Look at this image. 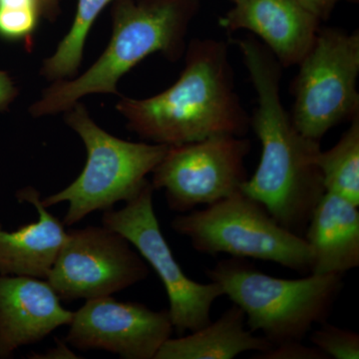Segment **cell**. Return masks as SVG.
<instances>
[{
    "mask_svg": "<svg viewBox=\"0 0 359 359\" xmlns=\"http://www.w3.org/2000/svg\"><path fill=\"white\" fill-rule=\"evenodd\" d=\"M257 94L250 127L261 142L254 175L241 191L266 208L280 226L304 237L311 215L325 194L318 165L320 142L304 136L280 100L282 65L255 39L233 40Z\"/></svg>",
    "mask_w": 359,
    "mask_h": 359,
    "instance_id": "cell-1",
    "label": "cell"
},
{
    "mask_svg": "<svg viewBox=\"0 0 359 359\" xmlns=\"http://www.w3.org/2000/svg\"><path fill=\"white\" fill-rule=\"evenodd\" d=\"M116 109L127 126L155 144L179 146L219 135L244 137L250 128L235 89L228 46L193 40L176 82L145 99L123 97Z\"/></svg>",
    "mask_w": 359,
    "mask_h": 359,
    "instance_id": "cell-2",
    "label": "cell"
},
{
    "mask_svg": "<svg viewBox=\"0 0 359 359\" xmlns=\"http://www.w3.org/2000/svg\"><path fill=\"white\" fill-rule=\"evenodd\" d=\"M113 33L95 63L73 80H60L45 90L32 107L33 117L66 112L91 94L117 93L128 71L156 52L179 58L199 0H115Z\"/></svg>",
    "mask_w": 359,
    "mask_h": 359,
    "instance_id": "cell-3",
    "label": "cell"
},
{
    "mask_svg": "<svg viewBox=\"0 0 359 359\" xmlns=\"http://www.w3.org/2000/svg\"><path fill=\"white\" fill-rule=\"evenodd\" d=\"M207 275L244 311L250 332H261L271 346L302 341L327 321L344 285V275L335 273L275 278L237 257L219 261Z\"/></svg>",
    "mask_w": 359,
    "mask_h": 359,
    "instance_id": "cell-4",
    "label": "cell"
},
{
    "mask_svg": "<svg viewBox=\"0 0 359 359\" xmlns=\"http://www.w3.org/2000/svg\"><path fill=\"white\" fill-rule=\"evenodd\" d=\"M65 122L79 135L87 151L83 171L69 186L41 199L44 207L68 203L65 226L96 211H108L140 193L170 146L122 140L99 127L84 105L65 112Z\"/></svg>",
    "mask_w": 359,
    "mask_h": 359,
    "instance_id": "cell-5",
    "label": "cell"
},
{
    "mask_svg": "<svg viewBox=\"0 0 359 359\" xmlns=\"http://www.w3.org/2000/svg\"><path fill=\"white\" fill-rule=\"evenodd\" d=\"M171 226L201 254L271 262L311 273V252L306 240L280 226L263 205L242 191L205 209L178 215Z\"/></svg>",
    "mask_w": 359,
    "mask_h": 359,
    "instance_id": "cell-6",
    "label": "cell"
},
{
    "mask_svg": "<svg viewBox=\"0 0 359 359\" xmlns=\"http://www.w3.org/2000/svg\"><path fill=\"white\" fill-rule=\"evenodd\" d=\"M294 81L295 128L320 142L330 129L359 114V33L320 28Z\"/></svg>",
    "mask_w": 359,
    "mask_h": 359,
    "instance_id": "cell-7",
    "label": "cell"
},
{
    "mask_svg": "<svg viewBox=\"0 0 359 359\" xmlns=\"http://www.w3.org/2000/svg\"><path fill=\"white\" fill-rule=\"evenodd\" d=\"M149 181L138 195L120 210L103 212L104 226L126 238L159 276L169 299V316L179 335L200 330L211 321L215 302L223 297L218 283L191 280L175 259L156 216Z\"/></svg>",
    "mask_w": 359,
    "mask_h": 359,
    "instance_id": "cell-8",
    "label": "cell"
},
{
    "mask_svg": "<svg viewBox=\"0 0 359 359\" xmlns=\"http://www.w3.org/2000/svg\"><path fill=\"white\" fill-rule=\"evenodd\" d=\"M250 148V140L233 135L170 146L151 184L165 191L172 211L185 214L207 207L240 192L248 179L245 161Z\"/></svg>",
    "mask_w": 359,
    "mask_h": 359,
    "instance_id": "cell-9",
    "label": "cell"
},
{
    "mask_svg": "<svg viewBox=\"0 0 359 359\" xmlns=\"http://www.w3.org/2000/svg\"><path fill=\"white\" fill-rule=\"evenodd\" d=\"M131 245L103 224L69 229L46 280L66 302L109 297L128 289L150 273Z\"/></svg>",
    "mask_w": 359,
    "mask_h": 359,
    "instance_id": "cell-10",
    "label": "cell"
},
{
    "mask_svg": "<svg viewBox=\"0 0 359 359\" xmlns=\"http://www.w3.org/2000/svg\"><path fill=\"white\" fill-rule=\"evenodd\" d=\"M66 344L79 351H106L125 359H155L174 332L168 309L104 297L87 299L73 313Z\"/></svg>",
    "mask_w": 359,
    "mask_h": 359,
    "instance_id": "cell-11",
    "label": "cell"
},
{
    "mask_svg": "<svg viewBox=\"0 0 359 359\" xmlns=\"http://www.w3.org/2000/svg\"><path fill=\"white\" fill-rule=\"evenodd\" d=\"M73 313L46 280L0 276V359L69 325Z\"/></svg>",
    "mask_w": 359,
    "mask_h": 359,
    "instance_id": "cell-12",
    "label": "cell"
},
{
    "mask_svg": "<svg viewBox=\"0 0 359 359\" xmlns=\"http://www.w3.org/2000/svg\"><path fill=\"white\" fill-rule=\"evenodd\" d=\"M219 20L228 32L248 30L264 42L282 67L299 65L313 44L320 21L295 0H233Z\"/></svg>",
    "mask_w": 359,
    "mask_h": 359,
    "instance_id": "cell-13",
    "label": "cell"
},
{
    "mask_svg": "<svg viewBox=\"0 0 359 359\" xmlns=\"http://www.w3.org/2000/svg\"><path fill=\"white\" fill-rule=\"evenodd\" d=\"M40 196L33 187L16 193L20 203H28L36 209L39 219L15 231H6L0 226V276L48 278L67 238V230L63 222L44 207Z\"/></svg>",
    "mask_w": 359,
    "mask_h": 359,
    "instance_id": "cell-14",
    "label": "cell"
},
{
    "mask_svg": "<svg viewBox=\"0 0 359 359\" xmlns=\"http://www.w3.org/2000/svg\"><path fill=\"white\" fill-rule=\"evenodd\" d=\"M311 252V273L344 275L359 266L358 205L325 192L304 237Z\"/></svg>",
    "mask_w": 359,
    "mask_h": 359,
    "instance_id": "cell-15",
    "label": "cell"
},
{
    "mask_svg": "<svg viewBox=\"0 0 359 359\" xmlns=\"http://www.w3.org/2000/svg\"><path fill=\"white\" fill-rule=\"evenodd\" d=\"M264 337H257L245 323L244 311L233 304L215 321L179 339H169L155 359H233L240 354L271 348Z\"/></svg>",
    "mask_w": 359,
    "mask_h": 359,
    "instance_id": "cell-16",
    "label": "cell"
},
{
    "mask_svg": "<svg viewBox=\"0 0 359 359\" xmlns=\"http://www.w3.org/2000/svg\"><path fill=\"white\" fill-rule=\"evenodd\" d=\"M318 165L325 192L337 194L359 205V114L334 147L320 150Z\"/></svg>",
    "mask_w": 359,
    "mask_h": 359,
    "instance_id": "cell-17",
    "label": "cell"
},
{
    "mask_svg": "<svg viewBox=\"0 0 359 359\" xmlns=\"http://www.w3.org/2000/svg\"><path fill=\"white\" fill-rule=\"evenodd\" d=\"M112 1L114 0H78L76 13L69 32L61 40L55 52L44 61L41 71L44 77L57 82L76 75L92 25Z\"/></svg>",
    "mask_w": 359,
    "mask_h": 359,
    "instance_id": "cell-18",
    "label": "cell"
},
{
    "mask_svg": "<svg viewBox=\"0 0 359 359\" xmlns=\"http://www.w3.org/2000/svg\"><path fill=\"white\" fill-rule=\"evenodd\" d=\"M41 18L39 0H0V39L32 43Z\"/></svg>",
    "mask_w": 359,
    "mask_h": 359,
    "instance_id": "cell-19",
    "label": "cell"
},
{
    "mask_svg": "<svg viewBox=\"0 0 359 359\" xmlns=\"http://www.w3.org/2000/svg\"><path fill=\"white\" fill-rule=\"evenodd\" d=\"M311 341L328 358H359L358 332L335 327L327 321L321 323L320 328L311 332Z\"/></svg>",
    "mask_w": 359,
    "mask_h": 359,
    "instance_id": "cell-20",
    "label": "cell"
},
{
    "mask_svg": "<svg viewBox=\"0 0 359 359\" xmlns=\"http://www.w3.org/2000/svg\"><path fill=\"white\" fill-rule=\"evenodd\" d=\"M257 359H328L316 346H306L302 341H290L273 346L262 353H256Z\"/></svg>",
    "mask_w": 359,
    "mask_h": 359,
    "instance_id": "cell-21",
    "label": "cell"
},
{
    "mask_svg": "<svg viewBox=\"0 0 359 359\" xmlns=\"http://www.w3.org/2000/svg\"><path fill=\"white\" fill-rule=\"evenodd\" d=\"M318 20H327L340 0H295Z\"/></svg>",
    "mask_w": 359,
    "mask_h": 359,
    "instance_id": "cell-22",
    "label": "cell"
},
{
    "mask_svg": "<svg viewBox=\"0 0 359 359\" xmlns=\"http://www.w3.org/2000/svg\"><path fill=\"white\" fill-rule=\"evenodd\" d=\"M18 96V88L6 71L0 70V112L8 109Z\"/></svg>",
    "mask_w": 359,
    "mask_h": 359,
    "instance_id": "cell-23",
    "label": "cell"
},
{
    "mask_svg": "<svg viewBox=\"0 0 359 359\" xmlns=\"http://www.w3.org/2000/svg\"><path fill=\"white\" fill-rule=\"evenodd\" d=\"M30 358L41 359H61V358H78L76 354L66 346L65 341L56 339V346L48 349L46 353L42 354L33 353Z\"/></svg>",
    "mask_w": 359,
    "mask_h": 359,
    "instance_id": "cell-24",
    "label": "cell"
},
{
    "mask_svg": "<svg viewBox=\"0 0 359 359\" xmlns=\"http://www.w3.org/2000/svg\"><path fill=\"white\" fill-rule=\"evenodd\" d=\"M42 16L47 20H53L57 16L60 0H39Z\"/></svg>",
    "mask_w": 359,
    "mask_h": 359,
    "instance_id": "cell-25",
    "label": "cell"
},
{
    "mask_svg": "<svg viewBox=\"0 0 359 359\" xmlns=\"http://www.w3.org/2000/svg\"><path fill=\"white\" fill-rule=\"evenodd\" d=\"M346 1L351 2V4H358L359 0H346Z\"/></svg>",
    "mask_w": 359,
    "mask_h": 359,
    "instance_id": "cell-26",
    "label": "cell"
},
{
    "mask_svg": "<svg viewBox=\"0 0 359 359\" xmlns=\"http://www.w3.org/2000/svg\"><path fill=\"white\" fill-rule=\"evenodd\" d=\"M230 1H233V0H230Z\"/></svg>",
    "mask_w": 359,
    "mask_h": 359,
    "instance_id": "cell-27",
    "label": "cell"
}]
</instances>
